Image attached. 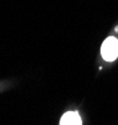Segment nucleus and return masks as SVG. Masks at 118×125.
<instances>
[{"label": "nucleus", "mask_w": 118, "mask_h": 125, "mask_svg": "<svg viewBox=\"0 0 118 125\" xmlns=\"http://www.w3.org/2000/svg\"><path fill=\"white\" fill-rule=\"evenodd\" d=\"M60 124L61 125H82V121L76 111H68L62 115Z\"/></svg>", "instance_id": "nucleus-2"}, {"label": "nucleus", "mask_w": 118, "mask_h": 125, "mask_svg": "<svg viewBox=\"0 0 118 125\" xmlns=\"http://www.w3.org/2000/svg\"><path fill=\"white\" fill-rule=\"evenodd\" d=\"M101 55L106 61H113L118 58V39L114 36L107 38L101 46Z\"/></svg>", "instance_id": "nucleus-1"}]
</instances>
